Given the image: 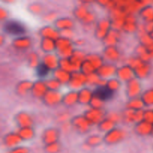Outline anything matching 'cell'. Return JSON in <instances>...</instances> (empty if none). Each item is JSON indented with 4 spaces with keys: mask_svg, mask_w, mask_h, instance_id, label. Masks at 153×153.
I'll return each instance as SVG.
<instances>
[{
    "mask_svg": "<svg viewBox=\"0 0 153 153\" xmlns=\"http://www.w3.org/2000/svg\"><path fill=\"white\" fill-rule=\"evenodd\" d=\"M5 32L12 35H22L25 32V28L22 23L16 20H7L4 24Z\"/></svg>",
    "mask_w": 153,
    "mask_h": 153,
    "instance_id": "6da1fadb",
    "label": "cell"
},
{
    "mask_svg": "<svg viewBox=\"0 0 153 153\" xmlns=\"http://www.w3.org/2000/svg\"><path fill=\"white\" fill-rule=\"evenodd\" d=\"M96 97L102 101H107L111 100L113 97L114 91L108 88V87L102 86L100 88H97L94 91Z\"/></svg>",
    "mask_w": 153,
    "mask_h": 153,
    "instance_id": "7a4b0ae2",
    "label": "cell"
},
{
    "mask_svg": "<svg viewBox=\"0 0 153 153\" xmlns=\"http://www.w3.org/2000/svg\"><path fill=\"white\" fill-rule=\"evenodd\" d=\"M49 68L44 64H40L37 68V75L40 78H43L47 75Z\"/></svg>",
    "mask_w": 153,
    "mask_h": 153,
    "instance_id": "3957f363",
    "label": "cell"
}]
</instances>
